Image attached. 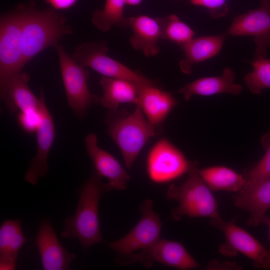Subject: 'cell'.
Instances as JSON below:
<instances>
[{
  "label": "cell",
  "mask_w": 270,
  "mask_h": 270,
  "mask_svg": "<svg viewBox=\"0 0 270 270\" xmlns=\"http://www.w3.org/2000/svg\"><path fill=\"white\" fill-rule=\"evenodd\" d=\"M198 172L211 190L239 192L246 184L244 176L224 166L198 170Z\"/></svg>",
  "instance_id": "24"
},
{
  "label": "cell",
  "mask_w": 270,
  "mask_h": 270,
  "mask_svg": "<svg viewBox=\"0 0 270 270\" xmlns=\"http://www.w3.org/2000/svg\"><path fill=\"white\" fill-rule=\"evenodd\" d=\"M23 4L22 48L26 65L49 47H55L62 37L71 34L66 18L52 7L36 8L34 2Z\"/></svg>",
  "instance_id": "2"
},
{
  "label": "cell",
  "mask_w": 270,
  "mask_h": 270,
  "mask_svg": "<svg viewBox=\"0 0 270 270\" xmlns=\"http://www.w3.org/2000/svg\"><path fill=\"white\" fill-rule=\"evenodd\" d=\"M39 98L40 121L36 131V154L30 160L24 176V180L33 185H36L38 178L44 176L49 170L48 158L56 136L54 124L46 104L42 89H40Z\"/></svg>",
  "instance_id": "12"
},
{
  "label": "cell",
  "mask_w": 270,
  "mask_h": 270,
  "mask_svg": "<svg viewBox=\"0 0 270 270\" xmlns=\"http://www.w3.org/2000/svg\"><path fill=\"white\" fill-rule=\"evenodd\" d=\"M225 36H252L256 44L254 59L266 57L270 46V0H260V6L238 15Z\"/></svg>",
  "instance_id": "11"
},
{
  "label": "cell",
  "mask_w": 270,
  "mask_h": 270,
  "mask_svg": "<svg viewBox=\"0 0 270 270\" xmlns=\"http://www.w3.org/2000/svg\"><path fill=\"white\" fill-rule=\"evenodd\" d=\"M138 103L148 122L158 126L178 104L172 94L155 86V83L138 86Z\"/></svg>",
  "instance_id": "16"
},
{
  "label": "cell",
  "mask_w": 270,
  "mask_h": 270,
  "mask_svg": "<svg viewBox=\"0 0 270 270\" xmlns=\"http://www.w3.org/2000/svg\"><path fill=\"white\" fill-rule=\"evenodd\" d=\"M54 48L58 58L68 104L78 118L82 120L91 105L96 103L97 98L88 89V72L68 54L62 46L58 44Z\"/></svg>",
  "instance_id": "8"
},
{
  "label": "cell",
  "mask_w": 270,
  "mask_h": 270,
  "mask_svg": "<svg viewBox=\"0 0 270 270\" xmlns=\"http://www.w3.org/2000/svg\"><path fill=\"white\" fill-rule=\"evenodd\" d=\"M142 0H126V3L130 6H138L140 4Z\"/></svg>",
  "instance_id": "33"
},
{
  "label": "cell",
  "mask_w": 270,
  "mask_h": 270,
  "mask_svg": "<svg viewBox=\"0 0 270 270\" xmlns=\"http://www.w3.org/2000/svg\"><path fill=\"white\" fill-rule=\"evenodd\" d=\"M260 143L266 152L244 176L246 184L242 190L250 188L270 178V131L262 136Z\"/></svg>",
  "instance_id": "28"
},
{
  "label": "cell",
  "mask_w": 270,
  "mask_h": 270,
  "mask_svg": "<svg viewBox=\"0 0 270 270\" xmlns=\"http://www.w3.org/2000/svg\"><path fill=\"white\" fill-rule=\"evenodd\" d=\"M17 120L18 124L24 132L28 134L36 132L40 121L38 109L19 112Z\"/></svg>",
  "instance_id": "30"
},
{
  "label": "cell",
  "mask_w": 270,
  "mask_h": 270,
  "mask_svg": "<svg viewBox=\"0 0 270 270\" xmlns=\"http://www.w3.org/2000/svg\"><path fill=\"white\" fill-rule=\"evenodd\" d=\"M253 70L247 74L244 80L252 94H260L264 88H270V59L259 58L251 62Z\"/></svg>",
  "instance_id": "27"
},
{
  "label": "cell",
  "mask_w": 270,
  "mask_h": 270,
  "mask_svg": "<svg viewBox=\"0 0 270 270\" xmlns=\"http://www.w3.org/2000/svg\"><path fill=\"white\" fill-rule=\"evenodd\" d=\"M216 266H220L218 269H240V267L238 266L235 262H226L225 263H220L216 260H211L207 266L208 270Z\"/></svg>",
  "instance_id": "32"
},
{
  "label": "cell",
  "mask_w": 270,
  "mask_h": 270,
  "mask_svg": "<svg viewBox=\"0 0 270 270\" xmlns=\"http://www.w3.org/2000/svg\"><path fill=\"white\" fill-rule=\"evenodd\" d=\"M210 224L218 228L225 236L226 242L219 248L223 255L232 256L238 252L252 261L254 268H270L268 250L250 233L238 226L234 220L226 222L220 217L211 220Z\"/></svg>",
  "instance_id": "9"
},
{
  "label": "cell",
  "mask_w": 270,
  "mask_h": 270,
  "mask_svg": "<svg viewBox=\"0 0 270 270\" xmlns=\"http://www.w3.org/2000/svg\"><path fill=\"white\" fill-rule=\"evenodd\" d=\"M128 24L133 32L129 42L136 50L142 51L146 57L158 54L160 48V28L158 18L139 15L128 18Z\"/></svg>",
  "instance_id": "17"
},
{
  "label": "cell",
  "mask_w": 270,
  "mask_h": 270,
  "mask_svg": "<svg viewBox=\"0 0 270 270\" xmlns=\"http://www.w3.org/2000/svg\"><path fill=\"white\" fill-rule=\"evenodd\" d=\"M234 200L236 206L249 212L248 225L255 227L263 224L265 214L270 208V178L240 191Z\"/></svg>",
  "instance_id": "19"
},
{
  "label": "cell",
  "mask_w": 270,
  "mask_h": 270,
  "mask_svg": "<svg viewBox=\"0 0 270 270\" xmlns=\"http://www.w3.org/2000/svg\"><path fill=\"white\" fill-rule=\"evenodd\" d=\"M160 28V39L178 45L182 48L195 35L193 30L175 14L158 18Z\"/></svg>",
  "instance_id": "26"
},
{
  "label": "cell",
  "mask_w": 270,
  "mask_h": 270,
  "mask_svg": "<svg viewBox=\"0 0 270 270\" xmlns=\"http://www.w3.org/2000/svg\"><path fill=\"white\" fill-rule=\"evenodd\" d=\"M28 74L20 72L14 75L8 82L4 94L0 99L6 104L10 114L16 110L24 112L38 110L40 98H38L30 88Z\"/></svg>",
  "instance_id": "22"
},
{
  "label": "cell",
  "mask_w": 270,
  "mask_h": 270,
  "mask_svg": "<svg viewBox=\"0 0 270 270\" xmlns=\"http://www.w3.org/2000/svg\"><path fill=\"white\" fill-rule=\"evenodd\" d=\"M191 164L192 162L168 140L162 138L148 154V174L154 182H166L188 172Z\"/></svg>",
  "instance_id": "10"
},
{
  "label": "cell",
  "mask_w": 270,
  "mask_h": 270,
  "mask_svg": "<svg viewBox=\"0 0 270 270\" xmlns=\"http://www.w3.org/2000/svg\"><path fill=\"white\" fill-rule=\"evenodd\" d=\"M101 178L94 170L80 188L75 214L66 218L60 235L70 240L77 238L84 252L104 241L100 232L99 202L104 194L113 188L108 183H103Z\"/></svg>",
  "instance_id": "1"
},
{
  "label": "cell",
  "mask_w": 270,
  "mask_h": 270,
  "mask_svg": "<svg viewBox=\"0 0 270 270\" xmlns=\"http://www.w3.org/2000/svg\"><path fill=\"white\" fill-rule=\"evenodd\" d=\"M152 205V200H144L139 208L142 216L130 232L120 240L108 242L110 248L118 254L116 261L119 264L136 262L137 254L134 252L145 248L160 239L162 222Z\"/></svg>",
  "instance_id": "6"
},
{
  "label": "cell",
  "mask_w": 270,
  "mask_h": 270,
  "mask_svg": "<svg viewBox=\"0 0 270 270\" xmlns=\"http://www.w3.org/2000/svg\"><path fill=\"white\" fill-rule=\"evenodd\" d=\"M225 36L223 34L194 38L181 48L184 52V58L178 63L181 71L190 74L194 64L217 55L222 48Z\"/></svg>",
  "instance_id": "21"
},
{
  "label": "cell",
  "mask_w": 270,
  "mask_h": 270,
  "mask_svg": "<svg viewBox=\"0 0 270 270\" xmlns=\"http://www.w3.org/2000/svg\"><path fill=\"white\" fill-rule=\"evenodd\" d=\"M100 84L102 95L97 96L96 103L110 110L116 111L124 103H138V84L128 80L102 76Z\"/></svg>",
  "instance_id": "20"
},
{
  "label": "cell",
  "mask_w": 270,
  "mask_h": 270,
  "mask_svg": "<svg viewBox=\"0 0 270 270\" xmlns=\"http://www.w3.org/2000/svg\"><path fill=\"white\" fill-rule=\"evenodd\" d=\"M23 4L0 18V96L10 79L25 66L22 48Z\"/></svg>",
  "instance_id": "5"
},
{
  "label": "cell",
  "mask_w": 270,
  "mask_h": 270,
  "mask_svg": "<svg viewBox=\"0 0 270 270\" xmlns=\"http://www.w3.org/2000/svg\"><path fill=\"white\" fill-rule=\"evenodd\" d=\"M227 0H190L192 4L205 7L212 18L223 17L228 12Z\"/></svg>",
  "instance_id": "29"
},
{
  "label": "cell",
  "mask_w": 270,
  "mask_h": 270,
  "mask_svg": "<svg viewBox=\"0 0 270 270\" xmlns=\"http://www.w3.org/2000/svg\"><path fill=\"white\" fill-rule=\"evenodd\" d=\"M234 79L233 70L226 67L222 70L221 76L197 79L182 87L178 92L183 96L186 100H190L194 95L209 96L229 93L236 96L242 92V86L235 84Z\"/></svg>",
  "instance_id": "18"
},
{
  "label": "cell",
  "mask_w": 270,
  "mask_h": 270,
  "mask_svg": "<svg viewBox=\"0 0 270 270\" xmlns=\"http://www.w3.org/2000/svg\"><path fill=\"white\" fill-rule=\"evenodd\" d=\"M198 165L196 161L192 162L186 182L178 186L172 184L167 190L166 198L179 204L171 212L172 217L175 220H180L184 216L207 217L211 220L220 218L216 200L198 174Z\"/></svg>",
  "instance_id": "3"
},
{
  "label": "cell",
  "mask_w": 270,
  "mask_h": 270,
  "mask_svg": "<svg viewBox=\"0 0 270 270\" xmlns=\"http://www.w3.org/2000/svg\"><path fill=\"white\" fill-rule=\"evenodd\" d=\"M36 242L44 270L69 269L70 263L76 256L62 246L49 220L44 219L40 223Z\"/></svg>",
  "instance_id": "14"
},
{
  "label": "cell",
  "mask_w": 270,
  "mask_h": 270,
  "mask_svg": "<svg viewBox=\"0 0 270 270\" xmlns=\"http://www.w3.org/2000/svg\"><path fill=\"white\" fill-rule=\"evenodd\" d=\"M126 4V0H106L104 8L95 10L92 14V23L103 32L108 31L114 26L126 28L128 26V18L124 14Z\"/></svg>",
  "instance_id": "25"
},
{
  "label": "cell",
  "mask_w": 270,
  "mask_h": 270,
  "mask_svg": "<svg viewBox=\"0 0 270 270\" xmlns=\"http://www.w3.org/2000/svg\"><path fill=\"white\" fill-rule=\"evenodd\" d=\"M263 224H266L268 228L270 241V218H269L266 216ZM268 252L269 256H270V245L269 249L268 250Z\"/></svg>",
  "instance_id": "34"
},
{
  "label": "cell",
  "mask_w": 270,
  "mask_h": 270,
  "mask_svg": "<svg viewBox=\"0 0 270 270\" xmlns=\"http://www.w3.org/2000/svg\"><path fill=\"white\" fill-rule=\"evenodd\" d=\"M136 106L132 113L123 117L110 110L106 120V132L120 148L128 169L148 140L158 131L157 126L146 120L141 108Z\"/></svg>",
  "instance_id": "4"
},
{
  "label": "cell",
  "mask_w": 270,
  "mask_h": 270,
  "mask_svg": "<svg viewBox=\"0 0 270 270\" xmlns=\"http://www.w3.org/2000/svg\"><path fill=\"white\" fill-rule=\"evenodd\" d=\"M85 144L88 155L92 160L97 174L100 177L106 178L113 190L126 189L130 175L112 155L98 146L96 134H88Z\"/></svg>",
  "instance_id": "15"
},
{
  "label": "cell",
  "mask_w": 270,
  "mask_h": 270,
  "mask_svg": "<svg viewBox=\"0 0 270 270\" xmlns=\"http://www.w3.org/2000/svg\"><path fill=\"white\" fill-rule=\"evenodd\" d=\"M137 260L147 268L154 262L182 270L200 266L181 243L164 239L142 250L137 254Z\"/></svg>",
  "instance_id": "13"
},
{
  "label": "cell",
  "mask_w": 270,
  "mask_h": 270,
  "mask_svg": "<svg viewBox=\"0 0 270 270\" xmlns=\"http://www.w3.org/2000/svg\"><path fill=\"white\" fill-rule=\"evenodd\" d=\"M77 1L78 0H45L51 7L57 10L70 8L74 6Z\"/></svg>",
  "instance_id": "31"
},
{
  "label": "cell",
  "mask_w": 270,
  "mask_h": 270,
  "mask_svg": "<svg viewBox=\"0 0 270 270\" xmlns=\"http://www.w3.org/2000/svg\"><path fill=\"white\" fill-rule=\"evenodd\" d=\"M106 41L84 42L74 48L72 57L82 66L102 76L129 80L138 85L154 83L138 71L109 56Z\"/></svg>",
  "instance_id": "7"
},
{
  "label": "cell",
  "mask_w": 270,
  "mask_h": 270,
  "mask_svg": "<svg viewBox=\"0 0 270 270\" xmlns=\"http://www.w3.org/2000/svg\"><path fill=\"white\" fill-rule=\"evenodd\" d=\"M28 238L19 219L4 221L0 227V270L15 269L18 252Z\"/></svg>",
  "instance_id": "23"
},
{
  "label": "cell",
  "mask_w": 270,
  "mask_h": 270,
  "mask_svg": "<svg viewBox=\"0 0 270 270\" xmlns=\"http://www.w3.org/2000/svg\"></svg>",
  "instance_id": "35"
}]
</instances>
